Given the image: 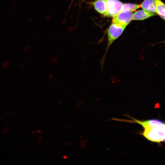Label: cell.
<instances>
[{
    "mask_svg": "<svg viewBox=\"0 0 165 165\" xmlns=\"http://www.w3.org/2000/svg\"><path fill=\"white\" fill-rule=\"evenodd\" d=\"M133 120L130 122L137 123L144 128L142 135L148 140L160 143L165 141V125L162 121L157 119H151L140 121L130 117Z\"/></svg>",
    "mask_w": 165,
    "mask_h": 165,
    "instance_id": "6da1fadb",
    "label": "cell"
},
{
    "mask_svg": "<svg viewBox=\"0 0 165 165\" xmlns=\"http://www.w3.org/2000/svg\"><path fill=\"white\" fill-rule=\"evenodd\" d=\"M126 26L112 23L108 31V42L105 53L100 62V64L103 70V66L107 53L113 42L122 34Z\"/></svg>",
    "mask_w": 165,
    "mask_h": 165,
    "instance_id": "7a4b0ae2",
    "label": "cell"
},
{
    "mask_svg": "<svg viewBox=\"0 0 165 165\" xmlns=\"http://www.w3.org/2000/svg\"><path fill=\"white\" fill-rule=\"evenodd\" d=\"M107 7L104 15L114 17L122 10L123 4L118 0H105Z\"/></svg>",
    "mask_w": 165,
    "mask_h": 165,
    "instance_id": "3957f363",
    "label": "cell"
},
{
    "mask_svg": "<svg viewBox=\"0 0 165 165\" xmlns=\"http://www.w3.org/2000/svg\"><path fill=\"white\" fill-rule=\"evenodd\" d=\"M132 12L122 9L116 16L114 17L112 23L127 26L132 20Z\"/></svg>",
    "mask_w": 165,
    "mask_h": 165,
    "instance_id": "277c9868",
    "label": "cell"
},
{
    "mask_svg": "<svg viewBox=\"0 0 165 165\" xmlns=\"http://www.w3.org/2000/svg\"><path fill=\"white\" fill-rule=\"evenodd\" d=\"M154 13H151L144 9L136 11L132 15V20H142L155 15Z\"/></svg>",
    "mask_w": 165,
    "mask_h": 165,
    "instance_id": "5b68a950",
    "label": "cell"
},
{
    "mask_svg": "<svg viewBox=\"0 0 165 165\" xmlns=\"http://www.w3.org/2000/svg\"><path fill=\"white\" fill-rule=\"evenodd\" d=\"M95 10L104 15L107 11V5L105 0H96L91 2Z\"/></svg>",
    "mask_w": 165,
    "mask_h": 165,
    "instance_id": "8992f818",
    "label": "cell"
},
{
    "mask_svg": "<svg viewBox=\"0 0 165 165\" xmlns=\"http://www.w3.org/2000/svg\"><path fill=\"white\" fill-rule=\"evenodd\" d=\"M140 5L144 10L152 13L156 12L155 0H144Z\"/></svg>",
    "mask_w": 165,
    "mask_h": 165,
    "instance_id": "52a82bcc",
    "label": "cell"
},
{
    "mask_svg": "<svg viewBox=\"0 0 165 165\" xmlns=\"http://www.w3.org/2000/svg\"><path fill=\"white\" fill-rule=\"evenodd\" d=\"M156 13L163 19H165V5L161 0H155Z\"/></svg>",
    "mask_w": 165,
    "mask_h": 165,
    "instance_id": "ba28073f",
    "label": "cell"
},
{
    "mask_svg": "<svg viewBox=\"0 0 165 165\" xmlns=\"http://www.w3.org/2000/svg\"><path fill=\"white\" fill-rule=\"evenodd\" d=\"M140 7V5L126 3L123 4L122 9L127 10L133 12L135 11L137 9Z\"/></svg>",
    "mask_w": 165,
    "mask_h": 165,
    "instance_id": "9c48e42d",
    "label": "cell"
},
{
    "mask_svg": "<svg viewBox=\"0 0 165 165\" xmlns=\"http://www.w3.org/2000/svg\"><path fill=\"white\" fill-rule=\"evenodd\" d=\"M67 157H66V156H64V157H63V158H64V159H66V158H67Z\"/></svg>",
    "mask_w": 165,
    "mask_h": 165,
    "instance_id": "30bf717a",
    "label": "cell"
}]
</instances>
